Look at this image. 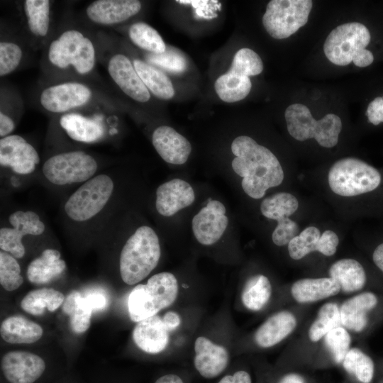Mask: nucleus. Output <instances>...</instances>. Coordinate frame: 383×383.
I'll list each match as a JSON object with an SVG mask.
<instances>
[{
  "instance_id": "35",
  "label": "nucleus",
  "mask_w": 383,
  "mask_h": 383,
  "mask_svg": "<svg viewBox=\"0 0 383 383\" xmlns=\"http://www.w3.org/2000/svg\"><path fill=\"white\" fill-rule=\"evenodd\" d=\"M299 207L297 199L287 192H279L265 198L260 204L264 216L277 221L289 218Z\"/></svg>"
},
{
  "instance_id": "2",
  "label": "nucleus",
  "mask_w": 383,
  "mask_h": 383,
  "mask_svg": "<svg viewBox=\"0 0 383 383\" xmlns=\"http://www.w3.org/2000/svg\"><path fill=\"white\" fill-rule=\"evenodd\" d=\"M161 255L159 238L149 226L139 227L128 239L120 255L122 280L133 285L145 279L156 267Z\"/></svg>"
},
{
  "instance_id": "30",
  "label": "nucleus",
  "mask_w": 383,
  "mask_h": 383,
  "mask_svg": "<svg viewBox=\"0 0 383 383\" xmlns=\"http://www.w3.org/2000/svg\"><path fill=\"white\" fill-rule=\"evenodd\" d=\"M133 66L145 86L153 95L165 100L174 96L172 83L163 71L140 60H135Z\"/></svg>"
},
{
  "instance_id": "26",
  "label": "nucleus",
  "mask_w": 383,
  "mask_h": 383,
  "mask_svg": "<svg viewBox=\"0 0 383 383\" xmlns=\"http://www.w3.org/2000/svg\"><path fill=\"white\" fill-rule=\"evenodd\" d=\"M1 337L9 343L30 344L43 335L42 327L21 315L11 316L1 323Z\"/></svg>"
},
{
  "instance_id": "23",
  "label": "nucleus",
  "mask_w": 383,
  "mask_h": 383,
  "mask_svg": "<svg viewBox=\"0 0 383 383\" xmlns=\"http://www.w3.org/2000/svg\"><path fill=\"white\" fill-rule=\"evenodd\" d=\"M377 304V298L372 292H363L347 299L340 307L341 325L354 332H361L367 324V313Z\"/></svg>"
},
{
  "instance_id": "34",
  "label": "nucleus",
  "mask_w": 383,
  "mask_h": 383,
  "mask_svg": "<svg viewBox=\"0 0 383 383\" xmlns=\"http://www.w3.org/2000/svg\"><path fill=\"white\" fill-rule=\"evenodd\" d=\"M344 371L360 383H370L374 365L370 356L357 348L349 350L342 363Z\"/></svg>"
},
{
  "instance_id": "3",
  "label": "nucleus",
  "mask_w": 383,
  "mask_h": 383,
  "mask_svg": "<svg viewBox=\"0 0 383 383\" xmlns=\"http://www.w3.org/2000/svg\"><path fill=\"white\" fill-rule=\"evenodd\" d=\"M370 33L366 26L357 22L340 25L328 35L323 51L332 63L345 66L353 62L365 67L373 62L372 53L365 49L370 41Z\"/></svg>"
},
{
  "instance_id": "41",
  "label": "nucleus",
  "mask_w": 383,
  "mask_h": 383,
  "mask_svg": "<svg viewBox=\"0 0 383 383\" xmlns=\"http://www.w3.org/2000/svg\"><path fill=\"white\" fill-rule=\"evenodd\" d=\"M321 237L320 231L314 226H309L294 237L288 244L289 256L300 260L311 252L316 251Z\"/></svg>"
},
{
  "instance_id": "7",
  "label": "nucleus",
  "mask_w": 383,
  "mask_h": 383,
  "mask_svg": "<svg viewBox=\"0 0 383 383\" xmlns=\"http://www.w3.org/2000/svg\"><path fill=\"white\" fill-rule=\"evenodd\" d=\"M48 58L57 67L72 65L78 73L84 74L94 67L95 50L90 39L81 32L68 30L50 43Z\"/></svg>"
},
{
  "instance_id": "14",
  "label": "nucleus",
  "mask_w": 383,
  "mask_h": 383,
  "mask_svg": "<svg viewBox=\"0 0 383 383\" xmlns=\"http://www.w3.org/2000/svg\"><path fill=\"white\" fill-rule=\"evenodd\" d=\"M226 208L219 201H209L193 218L192 231L201 244L211 245L216 243L225 232L228 218Z\"/></svg>"
},
{
  "instance_id": "21",
  "label": "nucleus",
  "mask_w": 383,
  "mask_h": 383,
  "mask_svg": "<svg viewBox=\"0 0 383 383\" xmlns=\"http://www.w3.org/2000/svg\"><path fill=\"white\" fill-rule=\"evenodd\" d=\"M169 333L162 318L155 315L137 323L133 331V338L143 351L157 354L167 348L170 340Z\"/></svg>"
},
{
  "instance_id": "22",
  "label": "nucleus",
  "mask_w": 383,
  "mask_h": 383,
  "mask_svg": "<svg viewBox=\"0 0 383 383\" xmlns=\"http://www.w3.org/2000/svg\"><path fill=\"white\" fill-rule=\"evenodd\" d=\"M295 316L289 311H280L270 316L256 331L255 341L263 348L272 347L287 338L296 328Z\"/></svg>"
},
{
  "instance_id": "17",
  "label": "nucleus",
  "mask_w": 383,
  "mask_h": 383,
  "mask_svg": "<svg viewBox=\"0 0 383 383\" xmlns=\"http://www.w3.org/2000/svg\"><path fill=\"white\" fill-rule=\"evenodd\" d=\"M194 351V367L204 378L218 377L228 365L229 353L227 349L204 336L196 339Z\"/></svg>"
},
{
  "instance_id": "36",
  "label": "nucleus",
  "mask_w": 383,
  "mask_h": 383,
  "mask_svg": "<svg viewBox=\"0 0 383 383\" xmlns=\"http://www.w3.org/2000/svg\"><path fill=\"white\" fill-rule=\"evenodd\" d=\"M340 325V308L335 303H326L319 309L316 319L309 327V338L311 341L317 342Z\"/></svg>"
},
{
  "instance_id": "15",
  "label": "nucleus",
  "mask_w": 383,
  "mask_h": 383,
  "mask_svg": "<svg viewBox=\"0 0 383 383\" xmlns=\"http://www.w3.org/2000/svg\"><path fill=\"white\" fill-rule=\"evenodd\" d=\"M40 162L34 147L18 135H10L0 140V164L18 174L32 173Z\"/></svg>"
},
{
  "instance_id": "9",
  "label": "nucleus",
  "mask_w": 383,
  "mask_h": 383,
  "mask_svg": "<svg viewBox=\"0 0 383 383\" xmlns=\"http://www.w3.org/2000/svg\"><path fill=\"white\" fill-rule=\"evenodd\" d=\"M113 189L112 179L104 174L86 181L65 204L67 216L76 221L90 219L105 206Z\"/></svg>"
},
{
  "instance_id": "1",
  "label": "nucleus",
  "mask_w": 383,
  "mask_h": 383,
  "mask_svg": "<svg viewBox=\"0 0 383 383\" xmlns=\"http://www.w3.org/2000/svg\"><path fill=\"white\" fill-rule=\"evenodd\" d=\"M231 151L235 156L232 168L243 177L242 188L251 198L260 199L268 189L282 182L284 172L276 156L250 137L235 138Z\"/></svg>"
},
{
  "instance_id": "50",
  "label": "nucleus",
  "mask_w": 383,
  "mask_h": 383,
  "mask_svg": "<svg viewBox=\"0 0 383 383\" xmlns=\"http://www.w3.org/2000/svg\"><path fill=\"white\" fill-rule=\"evenodd\" d=\"M277 383H306V381L300 374L289 372L283 375Z\"/></svg>"
},
{
  "instance_id": "47",
  "label": "nucleus",
  "mask_w": 383,
  "mask_h": 383,
  "mask_svg": "<svg viewBox=\"0 0 383 383\" xmlns=\"http://www.w3.org/2000/svg\"><path fill=\"white\" fill-rule=\"evenodd\" d=\"M218 383H252V378L248 372L239 370L224 376Z\"/></svg>"
},
{
  "instance_id": "19",
  "label": "nucleus",
  "mask_w": 383,
  "mask_h": 383,
  "mask_svg": "<svg viewBox=\"0 0 383 383\" xmlns=\"http://www.w3.org/2000/svg\"><path fill=\"white\" fill-rule=\"evenodd\" d=\"M152 145L160 156L173 165L185 163L192 151L189 140L167 126H159L152 135Z\"/></svg>"
},
{
  "instance_id": "28",
  "label": "nucleus",
  "mask_w": 383,
  "mask_h": 383,
  "mask_svg": "<svg viewBox=\"0 0 383 383\" xmlns=\"http://www.w3.org/2000/svg\"><path fill=\"white\" fill-rule=\"evenodd\" d=\"M330 277L336 280L340 290L352 293L362 289L366 282V274L362 265L350 258L341 259L334 262L328 271Z\"/></svg>"
},
{
  "instance_id": "10",
  "label": "nucleus",
  "mask_w": 383,
  "mask_h": 383,
  "mask_svg": "<svg viewBox=\"0 0 383 383\" xmlns=\"http://www.w3.org/2000/svg\"><path fill=\"white\" fill-rule=\"evenodd\" d=\"M96 160L83 151H71L52 156L43 172L52 184L65 185L89 180L97 170Z\"/></svg>"
},
{
  "instance_id": "18",
  "label": "nucleus",
  "mask_w": 383,
  "mask_h": 383,
  "mask_svg": "<svg viewBox=\"0 0 383 383\" xmlns=\"http://www.w3.org/2000/svg\"><path fill=\"white\" fill-rule=\"evenodd\" d=\"M194 199L192 186L184 180L174 179L158 187L155 206L160 214L168 217L190 206Z\"/></svg>"
},
{
  "instance_id": "49",
  "label": "nucleus",
  "mask_w": 383,
  "mask_h": 383,
  "mask_svg": "<svg viewBox=\"0 0 383 383\" xmlns=\"http://www.w3.org/2000/svg\"><path fill=\"white\" fill-rule=\"evenodd\" d=\"M15 128L13 120L2 111L0 112V135L6 137L9 135Z\"/></svg>"
},
{
  "instance_id": "13",
  "label": "nucleus",
  "mask_w": 383,
  "mask_h": 383,
  "mask_svg": "<svg viewBox=\"0 0 383 383\" xmlns=\"http://www.w3.org/2000/svg\"><path fill=\"white\" fill-rule=\"evenodd\" d=\"M45 362L38 355L27 351H11L1 360L4 377L9 383H34L44 373Z\"/></svg>"
},
{
  "instance_id": "52",
  "label": "nucleus",
  "mask_w": 383,
  "mask_h": 383,
  "mask_svg": "<svg viewBox=\"0 0 383 383\" xmlns=\"http://www.w3.org/2000/svg\"><path fill=\"white\" fill-rule=\"evenodd\" d=\"M155 383H184V382L177 374H167L159 377Z\"/></svg>"
},
{
  "instance_id": "5",
  "label": "nucleus",
  "mask_w": 383,
  "mask_h": 383,
  "mask_svg": "<svg viewBox=\"0 0 383 383\" xmlns=\"http://www.w3.org/2000/svg\"><path fill=\"white\" fill-rule=\"evenodd\" d=\"M284 116L289 133L297 140L314 138L324 148L334 147L338 142L342 122L337 115L328 113L316 121L307 106L294 104L287 108Z\"/></svg>"
},
{
  "instance_id": "6",
  "label": "nucleus",
  "mask_w": 383,
  "mask_h": 383,
  "mask_svg": "<svg viewBox=\"0 0 383 383\" xmlns=\"http://www.w3.org/2000/svg\"><path fill=\"white\" fill-rule=\"evenodd\" d=\"M328 179L331 189L343 196L370 192L381 182V175L374 167L354 157L335 162L329 170Z\"/></svg>"
},
{
  "instance_id": "51",
  "label": "nucleus",
  "mask_w": 383,
  "mask_h": 383,
  "mask_svg": "<svg viewBox=\"0 0 383 383\" xmlns=\"http://www.w3.org/2000/svg\"><path fill=\"white\" fill-rule=\"evenodd\" d=\"M372 259L377 267L383 272V243L376 248L372 255Z\"/></svg>"
},
{
  "instance_id": "33",
  "label": "nucleus",
  "mask_w": 383,
  "mask_h": 383,
  "mask_svg": "<svg viewBox=\"0 0 383 383\" xmlns=\"http://www.w3.org/2000/svg\"><path fill=\"white\" fill-rule=\"evenodd\" d=\"M252 87L248 77L238 75L228 71L220 76L214 84L218 97L227 103H233L245 99Z\"/></svg>"
},
{
  "instance_id": "12",
  "label": "nucleus",
  "mask_w": 383,
  "mask_h": 383,
  "mask_svg": "<svg viewBox=\"0 0 383 383\" xmlns=\"http://www.w3.org/2000/svg\"><path fill=\"white\" fill-rule=\"evenodd\" d=\"M91 91L78 82H66L45 88L41 93L42 106L52 113L66 112L87 104Z\"/></svg>"
},
{
  "instance_id": "20",
  "label": "nucleus",
  "mask_w": 383,
  "mask_h": 383,
  "mask_svg": "<svg viewBox=\"0 0 383 383\" xmlns=\"http://www.w3.org/2000/svg\"><path fill=\"white\" fill-rule=\"evenodd\" d=\"M140 9L137 0H97L88 6L87 15L96 23L113 25L135 16Z\"/></svg>"
},
{
  "instance_id": "37",
  "label": "nucleus",
  "mask_w": 383,
  "mask_h": 383,
  "mask_svg": "<svg viewBox=\"0 0 383 383\" xmlns=\"http://www.w3.org/2000/svg\"><path fill=\"white\" fill-rule=\"evenodd\" d=\"M24 12L30 32L37 36H45L50 26V1L26 0Z\"/></svg>"
},
{
  "instance_id": "40",
  "label": "nucleus",
  "mask_w": 383,
  "mask_h": 383,
  "mask_svg": "<svg viewBox=\"0 0 383 383\" xmlns=\"http://www.w3.org/2000/svg\"><path fill=\"white\" fill-rule=\"evenodd\" d=\"M263 70L260 57L250 48H241L234 55L229 72L245 77L255 76Z\"/></svg>"
},
{
  "instance_id": "42",
  "label": "nucleus",
  "mask_w": 383,
  "mask_h": 383,
  "mask_svg": "<svg viewBox=\"0 0 383 383\" xmlns=\"http://www.w3.org/2000/svg\"><path fill=\"white\" fill-rule=\"evenodd\" d=\"M351 338L347 329L338 326L324 336V344L331 359L336 365H341L350 350Z\"/></svg>"
},
{
  "instance_id": "11",
  "label": "nucleus",
  "mask_w": 383,
  "mask_h": 383,
  "mask_svg": "<svg viewBox=\"0 0 383 383\" xmlns=\"http://www.w3.org/2000/svg\"><path fill=\"white\" fill-rule=\"evenodd\" d=\"M9 221L13 228L0 229V248L15 258H21L25 254L22 238L26 235H38L45 230L44 223L33 211H18L9 216Z\"/></svg>"
},
{
  "instance_id": "48",
  "label": "nucleus",
  "mask_w": 383,
  "mask_h": 383,
  "mask_svg": "<svg viewBox=\"0 0 383 383\" xmlns=\"http://www.w3.org/2000/svg\"><path fill=\"white\" fill-rule=\"evenodd\" d=\"M163 323L169 332L177 328L181 323L179 315L174 311H168L162 317Z\"/></svg>"
},
{
  "instance_id": "4",
  "label": "nucleus",
  "mask_w": 383,
  "mask_h": 383,
  "mask_svg": "<svg viewBox=\"0 0 383 383\" xmlns=\"http://www.w3.org/2000/svg\"><path fill=\"white\" fill-rule=\"evenodd\" d=\"M179 286L175 276L167 272L152 275L145 284L136 285L130 292L128 310L131 319L139 322L171 306L176 300Z\"/></svg>"
},
{
  "instance_id": "25",
  "label": "nucleus",
  "mask_w": 383,
  "mask_h": 383,
  "mask_svg": "<svg viewBox=\"0 0 383 383\" xmlns=\"http://www.w3.org/2000/svg\"><path fill=\"white\" fill-rule=\"evenodd\" d=\"M65 268V262L60 259L59 251L45 249L40 257L28 265L27 277L33 284H47L58 278Z\"/></svg>"
},
{
  "instance_id": "44",
  "label": "nucleus",
  "mask_w": 383,
  "mask_h": 383,
  "mask_svg": "<svg viewBox=\"0 0 383 383\" xmlns=\"http://www.w3.org/2000/svg\"><path fill=\"white\" fill-rule=\"evenodd\" d=\"M22 50L12 42L0 43V76L3 77L14 71L22 58Z\"/></svg>"
},
{
  "instance_id": "32",
  "label": "nucleus",
  "mask_w": 383,
  "mask_h": 383,
  "mask_svg": "<svg viewBox=\"0 0 383 383\" xmlns=\"http://www.w3.org/2000/svg\"><path fill=\"white\" fill-rule=\"evenodd\" d=\"M272 295V285L269 279L262 274L250 277L245 282L241 300L248 310L258 311L268 303Z\"/></svg>"
},
{
  "instance_id": "24",
  "label": "nucleus",
  "mask_w": 383,
  "mask_h": 383,
  "mask_svg": "<svg viewBox=\"0 0 383 383\" xmlns=\"http://www.w3.org/2000/svg\"><path fill=\"white\" fill-rule=\"evenodd\" d=\"M340 291L339 283L331 277L301 279L291 287L292 297L300 304L318 301L333 296Z\"/></svg>"
},
{
  "instance_id": "31",
  "label": "nucleus",
  "mask_w": 383,
  "mask_h": 383,
  "mask_svg": "<svg viewBox=\"0 0 383 383\" xmlns=\"http://www.w3.org/2000/svg\"><path fill=\"white\" fill-rule=\"evenodd\" d=\"M65 296L52 288H42L29 292L21 302V309L33 316H41L45 309L52 312L62 305Z\"/></svg>"
},
{
  "instance_id": "27",
  "label": "nucleus",
  "mask_w": 383,
  "mask_h": 383,
  "mask_svg": "<svg viewBox=\"0 0 383 383\" xmlns=\"http://www.w3.org/2000/svg\"><path fill=\"white\" fill-rule=\"evenodd\" d=\"M62 310L70 316L71 328L77 333H82L88 330L91 314L96 311L89 294L83 295L77 291H73L67 296Z\"/></svg>"
},
{
  "instance_id": "45",
  "label": "nucleus",
  "mask_w": 383,
  "mask_h": 383,
  "mask_svg": "<svg viewBox=\"0 0 383 383\" xmlns=\"http://www.w3.org/2000/svg\"><path fill=\"white\" fill-rule=\"evenodd\" d=\"M299 226L289 218H286L277 221L272 239L273 243L278 246H283L289 243L299 233Z\"/></svg>"
},
{
  "instance_id": "43",
  "label": "nucleus",
  "mask_w": 383,
  "mask_h": 383,
  "mask_svg": "<svg viewBox=\"0 0 383 383\" xmlns=\"http://www.w3.org/2000/svg\"><path fill=\"white\" fill-rule=\"evenodd\" d=\"M23 282L21 267L15 257L6 252H0V284L6 291H13Z\"/></svg>"
},
{
  "instance_id": "16",
  "label": "nucleus",
  "mask_w": 383,
  "mask_h": 383,
  "mask_svg": "<svg viewBox=\"0 0 383 383\" xmlns=\"http://www.w3.org/2000/svg\"><path fill=\"white\" fill-rule=\"evenodd\" d=\"M108 72L118 87L131 99L142 103L150 99V91L126 55L112 56L109 61Z\"/></svg>"
},
{
  "instance_id": "29",
  "label": "nucleus",
  "mask_w": 383,
  "mask_h": 383,
  "mask_svg": "<svg viewBox=\"0 0 383 383\" xmlns=\"http://www.w3.org/2000/svg\"><path fill=\"white\" fill-rule=\"evenodd\" d=\"M60 124L72 139L79 142L92 143L104 135V129L97 121L79 113L63 115Z\"/></svg>"
},
{
  "instance_id": "39",
  "label": "nucleus",
  "mask_w": 383,
  "mask_h": 383,
  "mask_svg": "<svg viewBox=\"0 0 383 383\" xmlns=\"http://www.w3.org/2000/svg\"><path fill=\"white\" fill-rule=\"evenodd\" d=\"M145 58L148 63L172 74H180L184 72L187 67L184 55L179 50L170 46H167L162 53L149 52Z\"/></svg>"
},
{
  "instance_id": "38",
  "label": "nucleus",
  "mask_w": 383,
  "mask_h": 383,
  "mask_svg": "<svg viewBox=\"0 0 383 383\" xmlns=\"http://www.w3.org/2000/svg\"><path fill=\"white\" fill-rule=\"evenodd\" d=\"M128 35L135 45L150 53H162L166 49L167 46L161 35L146 23L138 22L133 24L129 28Z\"/></svg>"
},
{
  "instance_id": "46",
  "label": "nucleus",
  "mask_w": 383,
  "mask_h": 383,
  "mask_svg": "<svg viewBox=\"0 0 383 383\" xmlns=\"http://www.w3.org/2000/svg\"><path fill=\"white\" fill-rule=\"evenodd\" d=\"M339 243L338 236L331 230L325 231L319 238L316 251L326 256L333 255Z\"/></svg>"
},
{
  "instance_id": "8",
  "label": "nucleus",
  "mask_w": 383,
  "mask_h": 383,
  "mask_svg": "<svg viewBox=\"0 0 383 383\" xmlns=\"http://www.w3.org/2000/svg\"><path fill=\"white\" fill-rule=\"evenodd\" d=\"M311 8L310 0H272L263 15V26L272 38H287L307 23Z\"/></svg>"
}]
</instances>
